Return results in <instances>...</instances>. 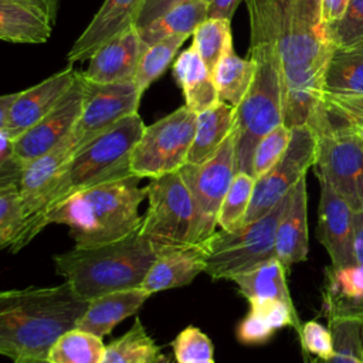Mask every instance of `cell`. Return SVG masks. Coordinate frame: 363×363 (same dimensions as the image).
Masks as SVG:
<instances>
[{"mask_svg":"<svg viewBox=\"0 0 363 363\" xmlns=\"http://www.w3.org/2000/svg\"><path fill=\"white\" fill-rule=\"evenodd\" d=\"M24 166L13 152V140L0 132V189L18 184Z\"/></svg>","mask_w":363,"mask_h":363,"instance_id":"cell-45","label":"cell"},{"mask_svg":"<svg viewBox=\"0 0 363 363\" xmlns=\"http://www.w3.org/2000/svg\"><path fill=\"white\" fill-rule=\"evenodd\" d=\"M74 152V143L68 135L48 153L24 166L18 182L21 225L9 247L11 252H17L28 245L44 230L43 223L48 210L50 191L58 172Z\"/></svg>","mask_w":363,"mask_h":363,"instance_id":"cell-11","label":"cell"},{"mask_svg":"<svg viewBox=\"0 0 363 363\" xmlns=\"http://www.w3.org/2000/svg\"><path fill=\"white\" fill-rule=\"evenodd\" d=\"M145 47L136 26L129 27L91 55L88 68L81 71L82 77L101 84L133 81Z\"/></svg>","mask_w":363,"mask_h":363,"instance_id":"cell-20","label":"cell"},{"mask_svg":"<svg viewBox=\"0 0 363 363\" xmlns=\"http://www.w3.org/2000/svg\"><path fill=\"white\" fill-rule=\"evenodd\" d=\"M197 113L186 105L145 128L130 153V173L156 179L177 172L187 163Z\"/></svg>","mask_w":363,"mask_h":363,"instance_id":"cell-10","label":"cell"},{"mask_svg":"<svg viewBox=\"0 0 363 363\" xmlns=\"http://www.w3.org/2000/svg\"><path fill=\"white\" fill-rule=\"evenodd\" d=\"M208 6V18L230 20L234 16L235 9L242 0H206Z\"/></svg>","mask_w":363,"mask_h":363,"instance_id":"cell-48","label":"cell"},{"mask_svg":"<svg viewBox=\"0 0 363 363\" xmlns=\"http://www.w3.org/2000/svg\"><path fill=\"white\" fill-rule=\"evenodd\" d=\"M142 95L133 81L101 84L84 78L82 111L69 133L74 150L77 152L121 119L138 113Z\"/></svg>","mask_w":363,"mask_h":363,"instance_id":"cell-14","label":"cell"},{"mask_svg":"<svg viewBox=\"0 0 363 363\" xmlns=\"http://www.w3.org/2000/svg\"><path fill=\"white\" fill-rule=\"evenodd\" d=\"M149 201L139 231L157 247L199 242L197 211L180 172H172L145 187Z\"/></svg>","mask_w":363,"mask_h":363,"instance_id":"cell-9","label":"cell"},{"mask_svg":"<svg viewBox=\"0 0 363 363\" xmlns=\"http://www.w3.org/2000/svg\"><path fill=\"white\" fill-rule=\"evenodd\" d=\"M140 179L130 174L79 190L52 206L44 217V228L64 224L75 247L112 242L140 228L139 206L146 199Z\"/></svg>","mask_w":363,"mask_h":363,"instance_id":"cell-4","label":"cell"},{"mask_svg":"<svg viewBox=\"0 0 363 363\" xmlns=\"http://www.w3.org/2000/svg\"><path fill=\"white\" fill-rule=\"evenodd\" d=\"M254 72V61L238 57L231 45L211 71L218 99L237 108L250 89Z\"/></svg>","mask_w":363,"mask_h":363,"instance_id":"cell-30","label":"cell"},{"mask_svg":"<svg viewBox=\"0 0 363 363\" xmlns=\"http://www.w3.org/2000/svg\"><path fill=\"white\" fill-rule=\"evenodd\" d=\"M299 337L302 342V347L318 356L322 360H326L333 356V337L328 328L320 325L316 320H308L299 328Z\"/></svg>","mask_w":363,"mask_h":363,"instance_id":"cell-42","label":"cell"},{"mask_svg":"<svg viewBox=\"0 0 363 363\" xmlns=\"http://www.w3.org/2000/svg\"><path fill=\"white\" fill-rule=\"evenodd\" d=\"M160 356V346L136 318L125 335L106 345L102 363H156Z\"/></svg>","mask_w":363,"mask_h":363,"instance_id":"cell-32","label":"cell"},{"mask_svg":"<svg viewBox=\"0 0 363 363\" xmlns=\"http://www.w3.org/2000/svg\"><path fill=\"white\" fill-rule=\"evenodd\" d=\"M320 101L333 115L363 130V95L322 94Z\"/></svg>","mask_w":363,"mask_h":363,"instance_id":"cell-43","label":"cell"},{"mask_svg":"<svg viewBox=\"0 0 363 363\" xmlns=\"http://www.w3.org/2000/svg\"><path fill=\"white\" fill-rule=\"evenodd\" d=\"M275 258L285 269L308 258V194L306 177L291 190L289 203L275 233Z\"/></svg>","mask_w":363,"mask_h":363,"instance_id":"cell-21","label":"cell"},{"mask_svg":"<svg viewBox=\"0 0 363 363\" xmlns=\"http://www.w3.org/2000/svg\"><path fill=\"white\" fill-rule=\"evenodd\" d=\"M210 71L214 69L223 54L233 45L230 20L207 18L193 33L191 44Z\"/></svg>","mask_w":363,"mask_h":363,"instance_id":"cell-35","label":"cell"},{"mask_svg":"<svg viewBox=\"0 0 363 363\" xmlns=\"http://www.w3.org/2000/svg\"><path fill=\"white\" fill-rule=\"evenodd\" d=\"M179 172L196 204L197 235L201 242L216 231L221 203L237 173L234 129L211 157L199 164L186 163Z\"/></svg>","mask_w":363,"mask_h":363,"instance_id":"cell-12","label":"cell"},{"mask_svg":"<svg viewBox=\"0 0 363 363\" xmlns=\"http://www.w3.org/2000/svg\"><path fill=\"white\" fill-rule=\"evenodd\" d=\"M21 225L18 184L0 189V248L10 247Z\"/></svg>","mask_w":363,"mask_h":363,"instance_id":"cell-40","label":"cell"},{"mask_svg":"<svg viewBox=\"0 0 363 363\" xmlns=\"http://www.w3.org/2000/svg\"><path fill=\"white\" fill-rule=\"evenodd\" d=\"M275 329L268 325L261 316L250 311L237 326V339L242 345H261L265 343Z\"/></svg>","mask_w":363,"mask_h":363,"instance_id":"cell-44","label":"cell"},{"mask_svg":"<svg viewBox=\"0 0 363 363\" xmlns=\"http://www.w3.org/2000/svg\"><path fill=\"white\" fill-rule=\"evenodd\" d=\"M18 92V91H17ZM17 92H11V94H6V95H0V132H4L6 128V121H7V115H9V109L17 95Z\"/></svg>","mask_w":363,"mask_h":363,"instance_id":"cell-50","label":"cell"},{"mask_svg":"<svg viewBox=\"0 0 363 363\" xmlns=\"http://www.w3.org/2000/svg\"><path fill=\"white\" fill-rule=\"evenodd\" d=\"M315 152L316 138L309 125L291 129V140L281 159L264 176L255 179L251 203L242 224L262 217L286 196L313 166Z\"/></svg>","mask_w":363,"mask_h":363,"instance_id":"cell-13","label":"cell"},{"mask_svg":"<svg viewBox=\"0 0 363 363\" xmlns=\"http://www.w3.org/2000/svg\"><path fill=\"white\" fill-rule=\"evenodd\" d=\"M88 301L64 281L55 286L0 291V354L47 359L54 342L77 328Z\"/></svg>","mask_w":363,"mask_h":363,"instance_id":"cell-3","label":"cell"},{"mask_svg":"<svg viewBox=\"0 0 363 363\" xmlns=\"http://www.w3.org/2000/svg\"><path fill=\"white\" fill-rule=\"evenodd\" d=\"M325 311L363 316V264L328 269Z\"/></svg>","mask_w":363,"mask_h":363,"instance_id":"cell-29","label":"cell"},{"mask_svg":"<svg viewBox=\"0 0 363 363\" xmlns=\"http://www.w3.org/2000/svg\"><path fill=\"white\" fill-rule=\"evenodd\" d=\"M105 347L101 336L74 328L54 342L47 360L50 363H102Z\"/></svg>","mask_w":363,"mask_h":363,"instance_id":"cell-33","label":"cell"},{"mask_svg":"<svg viewBox=\"0 0 363 363\" xmlns=\"http://www.w3.org/2000/svg\"><path fill=\"white\" fill-rule=\"evenodd\" d=\"M333 337V356L312 363H363V316L337 311H325Z\"/></svg>","mask_w":363,"mask_h":363,"instance_id":"cell-31","label":"cell"},{"mask_svg":"<svg viewBox=\"0 0 363 363\" xmlns=\"http://www.w3.org/2000/svg\"><path fill=\"white\" fill-rule=\"evenodd\" d=\"M349 0H322L320 1V16L325 26L337 21L346 11Z\"/></svg>","mask_w":363,"mask_h":363,"instance_id":"cell-46","label":"cell"},{"mask_svg":"<svg viewBox=\"0 0 363 363\" xmlns=\"http://www.w3.org/2000/svg\"><path fill=\"white\" fill-rule=\"evenodd\" d=\"M322 94L363 95V41L333 48L323 74Z\"/></svg>","mask_w":363,"mask_h":363,"instance_id":"cell-27","label":"cell"},{"mask_svg":"<svg viewBox=\"0 0 363 363\" xmlns=\"http://www.w3.org/2000/svg\"><path fill=\"white\" fill-rule=\"evenodd\" d=\"M199 363H214V360H207V362H199Z\"/></svg>","mask_w":363,"mask_h":363,"instance_id":"cell-53","label":"cell"},{"mask_svg":"<svg viewBox=\"0 0 363 363\" xmlns=\"http://www.w3.org/2000/svg\"><path fill=\"white\" fill-rule=\"evenodd\" d=\"M52 23L35 4L26 0H0V40L43 44L52 33Z\"/></svg>","mask_w":363,"mask_h":363,"instance_id":"cell-24","label":"cell"},{"mask_svg":"<svg viewBox=\"0 0 363 363\" xmlns=\"http://www.w3.org/2000/svg\"><path fill=\"white\" fill-rule=\"evenodd\" d=\"M353 254L356 264H363V208L354 210L352 216Z\"/></svg>","mask_w":363,"mask_h":363,"instance_id":"cell-47","label":"cell"},{"mask_svg":"<svg viewBox=\"0 0 363 363\" xmlns=\"http://www.w3.org/2000/svg\"><path fill=\"white\" fill-rule=\"evenodd\" d=\"M282 84L284 125H308L322 104V81L333 51L322 23V0H269Z\"/></svg>","mask_w":363,"mask_h":363,"instance_id":"cell-1","label":"cell"},{"mask_svg":"<svg viewBox=\"0 0 363 363\" xmlns=\"http://www.w3.org/2000/svg\"><path fill=\"white\" fill-rule=\"evenodd\" d=\"M156 363H176V359H174V357H170V356H167V354H163V353H162L160 359H159V360H157Z\"/></svg>","mask_w":363,"mask_h":363,"instance_id":"cell-52","label":"cell"},{"mask_svg":"<svg viewBox=\"0 0 363 363\" xmlns=\"http://www.w3.org/2000/svg\"><path fill=\"white\" fill-rule=\"evenodd\" d=\"M316 138L315 172L352 206L363 208V130L319 105L308 123Z\"/></svg>","mask_w":363,"mask_h":363,"instance_id":"cell-7","label":"cell"},{"mask_svg":"<svg viewBox=\"0 0 363 363\" xmlns=\"http://www.w3.org/2000/svg\"><path fill=\"white\" fill-rule=\"evenodd\" d=\"M285 271L282 264L274 257L235 275L231 281L237 284L240 294L247 298L248 302L254 299H279L294 306L286 285Z\"/></svg>","mask_w":363,"mask_h":363,"instance_id":"cell-28","label":"cell"},{"mask_svg":"<svg viewBox=\"0 0 363 363\" xmlns=\"http://www.w3.org/2000/svg\"><path fill=\"white\" fill-rule=\"evenodd\" d=\"M204 269L206 250L203 242L164 245L160 247L140 288L152 295L186 286Z\"/></svg>","mask_w":363,"mask_h":363,"instance_id":"cell-19","label":"cell"},{"mask_svg":"<svg viewBox=\"0 0 363 363\" xmlns=\"http://www.w3.org/2000/svg\"><path fill=\"white\" fill-rule=\"evenodd\" d=\"M173 77L183 92L184 105L194 113L220 102L211 71L193 45L180 52L173 62Z\"/></svg>","mask_w":363,"mask_h":363,"instance_id":"cell-23","label":"cell"},{"mask_svg":"<svg viewBox=\"0 0 363 363\" xmlns=\"http://www.w3.org/2000/svg\"><path fill=\"white\" fill-rule=\"evenodd\" d=\"M208 18L206 0H184L166 10L163 14L139 27V35L145 45L174 35H193L194 30Z\"/></svg>","mask_w":363,"mask_h":363,"instance_id":"cell-26","label":"cell"},{"mask_svg":"<svg viewBox=\"0 0 363 363\" xmlns=\"http://www.w3.org/2000/svg\"><path fill=\"white\" fill-rule=\"evenodd\" d=\"M291 140V129L284 123L268 132L255 146L252 156V177L264 176L284 155Z\"/></svg>","mask_w":363,"mask_h":363,"instance_id":"cell-37","label":"cell"},{"mask_svg":"<svg viewBox=\"0 0 363 363\" xmlns=\"http://www.w3.org/2000/svg\"><path fill=\"white\" fill-rule=\"evenodd\" d=\"M235 123V106L218 102L214 106L197 113L194 138L187 155L189 164H199L211 157Z\"/></svg>","mask_w":363,"mask_h":363,"instance_id":"cell-25","label":"cell"},{"mask_svg":"<svg viewBox=\"0 0 363 363\" xmlns=\"http://www.w3.org/2000/svg\"><path fill=\"white\" fill-rule=\"evenodd\" d=\"M320 184L319 214L316 237L330 257L333 268L356 264L353 254L352 216L349 201L326 180L318 177Z\"/></svg>","mask_w":363,"mask_h":363,"instance_id":"cell-16","label":"cell"},{"mask_svg":"<svg viewBox=\"0 0 363 363\" xmlns=\"http://www.w3.org/2000/svg\"><path fill=\"white\" fill-rule=\"evenodd\" d=\"M254 184L255 179L252 176L241 172L235 173L218 211L217 225H220L221 230L233 231L242 225L251 203Z\"/></svg>","mask_w":363,"mask_h":363,"instance_id":"cell-36","label":"cell"},{"mask_svg":"<svg viewBox=\"0 0 363 363\" xmlns=\"http://www.w3.org/2000/svg\"><path fill=\"white\" fill-rule=\"evenodd\" d=\"M13 363H50L47 359H37V357H23L13 360Z\"/></svg>","mask_w":363,"mask_h":363,"instance_id":"cell-51","label":"cell"},{"mask_svg":"<svg viewBox=\"0 0 363 363\" xmlns=\"http://www.w3.org/2000/svg\"><path fill=\"white\" fill-rule=\"evenodd\" d=\"M176 363H199L213 360V343L196 326H187L172 342Z\"/></svg>","mask_w":363,"mask_h":363,"instance_id":"cell-39","label":"cell"},{"mask_svg":"<svg viewBox=\"0 0 363 363\" xmlns=\"http://www.w3.org/2000/svg\"><path fill=\"white\" fill-rule=\"evenodd\" d=\"M325 27L333 48L363 41V0H349L345 14Z\"/></svg>","mask_w":363,"mask_h":363,"instance_id":"cell-38","label":"cell"},{"mask_svg":"<svg viewBox=\"0 0 363 363\" xmlns=\"http://www.w3.org/2000/svg\"><path fill=\"white\" fill-rule=\"evenodd\" d=\"M159 250L136 230L112 242L75 247L52 259L57 274L65 278L74 292L91 301L113 291L140 288Z\"/></svg>","mask_w":363,"mask_h":363,"instance_id":"cell-5","label":"cell"},{"mask_svg":"<svg viewBox=\"0 0 363 363\" xmlns=\"http://www.w3.org/2000/svg\"><path fill=\"white\" fill-rule=\"evenodd\" d=\"M250 311L261 316L274 329L292 326L299 330L301 325L295 308L279 299H254L250 301Z\"/></svg>","mask_w":363,"mask_h":363,"instance_id":"cell-41","label":"cell"},{"mask_svg":"<svg viewBox=\"0 0 363 363\" xmlns=\"http://www.w3.org/2000/svg\"><path fill=\"white\" fill-rule=\"evenodd\" d=\"M250 16V58L255 72L248 92L235 108V172L252 176L258 142L284 123L282 84L269 0H245Z\"/></svg>","mask_w":363,"mask_h":363,"instance_id":"cell-2","label":"cell"},{"mask_svg":"<svg viewBox=\"0 0 363 363\" xmlns=\"http://www.w3.org/2000/svg\"><path fill=\"white\" fill-rule=\"evenodd\" d=\"M78 74L79 71L69 65L28 89L18 91L9 109L6 135L14 140L50 113L68 92Z\"/></svg>","mask_w":363,"mask_h":363,"instance_id":"cell-17","label":"cell"},{"mask_svg":"<svg viewBox=\"0 0 363 363\" xmlns=\"http://www.w3.org/2000/svg\"><path fill=\"white\" fill-rule=\"evenodd\" d=\"M145 0H105L86 28L74 41L67 54L68 62H81L111 38L136 26Z\"/></svg>","mask_w":363,"mask_h":363,"instance_id":"cell-18","label":"cell"},{"mask_svg":"<svg viewBox=\"0 0 363 363\" xmlns=\"http://www.w3.org/2000/svg\"><path fill=\"white\" fill-rule=\"evenodd\" d=\"M82 104L84 77L79 71L77 79L55 108L13 140V152L23 166L48 153L71 133L81 115Z\"/></svg>","mask_w":363,"mask_h":363,"instance_id":"cell-15","label":"cell"},{"mask_svg":"<svg viewBox=\"0 0 363 363\" xmlns=\"http://www.w3.org/2000/svg\"><path fill=\"white\" fill-rule=\"evenodd\" d=\"M289 199L291 191L262 217L233 231H214L201 241L206 250L204 272L213 279H233L235 275L274 258L277 225Z\"/></svg>","mask_w":363,"mask_h":363,"instance_id":"cell-8","label":"cell"},{"mask_svg":"<svg viewBox=\"0 0 363 363\" xmlns=\"http://www.w3.org/2000/svg\"><path fill=\"white\" fill-rule=\"evenodd\" d=\"M150 294L142 288L113 291L88 301L86 311L77 323L78 329L106 336L123 319L135 315Z\"/></svg>","mask_w":363,"mask_h":363,"instance_id":"cell-22","label":"cell"},{"mask_svg":"<svg viewBox=\"0 0 363 363\" xmlns=\"http://www.w3.org/2000/svg\"><path fill=\"white\" fill-rule=\"evenodd\" d=\"M145 128L140 115L133 113L78 149L57 174L48 210L79 190L130 176V153Z\"/></svg>","mask_w":363,"mask_h":363,"instance_id":"cell-6","label":"cell"},{"mask_svg":"<svg viewBox=\"0 0 363 363\" xmlns=\"http://www.w3.org/2000/svg\"><path fill=\"white\" fill-rule=\"evenodd\" d=\"M26 1L35 4L38 9H41L47 14V17L51 20L52 24L55 23L61 0H26Z\"/></svg>","mask_w":363,"mask_h":363,"instance_id":"cell-49","label":"cell"},{"mask_svg":"<svg viewBox=\"0 0 363 363\" xmlns=\"http://www.w3.org/2000/svg\"><path fill=\"white\" fill-rule=\"evenodd\" d=\"M187 40L184 35H174L150 45H146L138 62L133 82L140 94H143L173 62L176 52Z\"/></svg>","mask_w":363,"mask_h":363,"instance_id":"cell-34","label":"cell"}]
</instances>
